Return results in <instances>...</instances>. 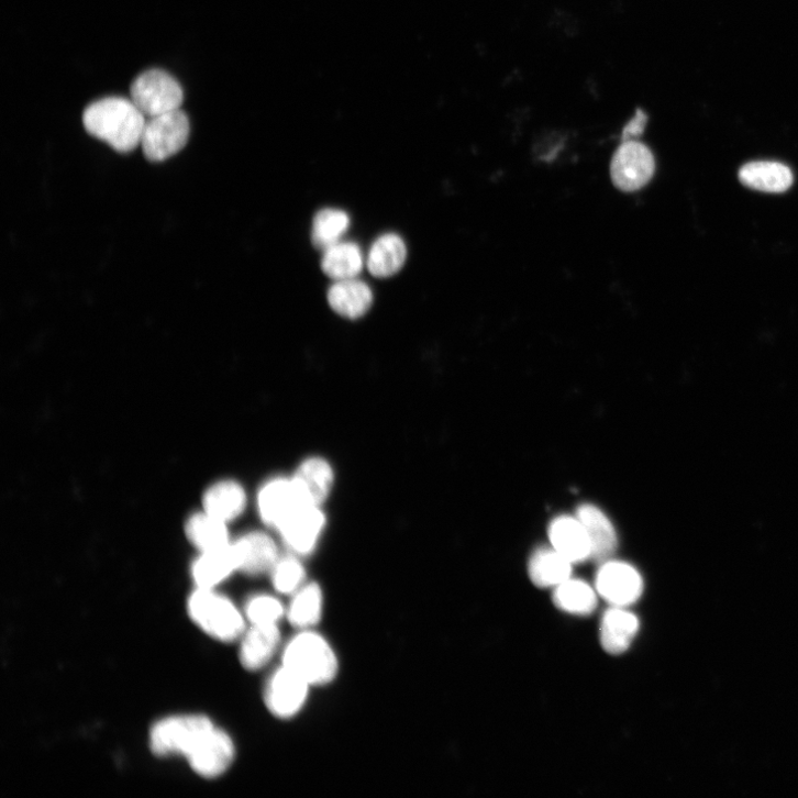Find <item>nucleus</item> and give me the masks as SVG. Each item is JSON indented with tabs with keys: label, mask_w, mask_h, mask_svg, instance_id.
I'll use <instances>...</instances> for the list:
<instances>
[{
	"label": "nucleus",
	"mask_w": 798,
	"mask_h": 798,
	"mask_svg": "<svg viewBox=\"0 0 798 798\" xmlns=\"http://www.w3.org/2000/svg\"><path fill=\"white\" fill-rule=\"evenodd\" d=\"M82 121L89 135L128 154L142 145L147 117L131 99L109 97L89 104Z\"/></svg>",
	"instance_id": "nucleus-1"
},
{
	"label": "nucleus",
	"mask_w": 798,
	"mask_h": 798,
	"mask_svg": "<svg viewBox=\"0 0 798 798\" xmlns=\"http://www.w3.org/2000/svg\"><path fill=\"white\" fill-rule=\"evenodd\" d=\"M282 665L312 688L333 683L339 675V657L331 643L319 632L300 630L284 647Z\"/></svg>",
	"instance_id": "nucleus-2"
},
{
	"label": "nucleus",
	"mask_w": 798,
	"mask_h": 798,
	"mask_svg": "<svg viewBox=\"0 0 798 798\" xmlns=\"http://www.w3.org/2000/svg\"><path fill=\"white\" fill-rule=\"evenodd\" d=\"M188 613L201 630L222 642L240 640L246 630L245 614L214 589L197 588L188 600Z\"/></svg>",
	"instance_id": "nucleus-3"
},
{
	"label": "nucleus",
	"mask_w": 798,
	"mask_h": 798,
	"mask_svg": "<svg viewBox=\"0 0 798 798\" xmlns=\"http://www.w3.org/2000/svg\"><path fill=\"white\" fill-rule=\"evenodd\" d=\"M213 728L212 721L204 716L170 717L153 728L151 747L158 756L187 757Z\"/></svg>",
	"instance_id": "nucleus-4"
},
{
	"label": "nucleus",
	"mask_w": 798,
	"mask_h": 798,
	"mask_svg": "<svg viewBox=\"0 0 798 798\" xmlns=\"http://www.w3.org/2000/svg\"><path fill=\"white\" fill-rule=\"evenodd\" d=\"M190 121L181 109L148 118L142 147L152 163H163L179 154L188 144Z\"/></svg>",
	"instance_id": "nucleus-5"
},
{
	"label": "nucleus",
	"mask_w": 798,
	"mask_h": 798,
	"mask_svg": "<svg viewBox=\"0 0 798 798\" xmlns=\"http://www.w3.org/2000/svg\"><path fill=\"white\" fill-rule=\"evenodd\" d=\"M130 95L147 119L180 109L185 99L178 80L159 69L148 70L133 80Z\"/></svg>",
	"instance_id": "nucleus-6"
},
{
	"label": "nucleus",
	"mask_w": 798,
	"mask_h": 798,
	"mask_svg": "<svg viewBox=\"0 0 798 798\" xmlns=\"http://www.w3.org/2000/svg\"><path fill=\"white\" fill-rule=\"evenodd\" d=\"M311 688L304 679L281 664L266 683L265 706L277 719H293L304 709Z\"/></svg>",
	"instance_id": "nucleus-7"
},
{
	"label": "nucleus",
	"mask_w": 798,
	"mask_h": 798,
	"mask_svg": "<svg viewBox=\"0 0 798 798\" xmlns=\"http://www.w3.org/2000/svg\"><path fill=\"white\" fill-rule=\"evenodd\" d=\"M655 171L651 151L635 141L623 142L611 162L614 186L624 192H633L650 182Z\"/></svg>",
	"instance_id": "nucleus-8"
},
{
	"label": "nucleus",
	"mask_w": 798,
	"mask_h": 798,
	"mask_svg": "<svg viewBox=\"0 0 798 798\" xmlns=\"http://www.w3.org/2000/svg\"><path fill=\"white\" fill-rule=\"evenodd\" d=\"M598 594L613 607H628L639 600L643 580L632 566L620 562H606L597 575Z\"/></svg>",
	"instance_id": "nucleus-9"
},
{
	"label": "nucleus",
	"mask_w": 798,
	"mask_h": 798,
	"mask_svg": "<svg viewBox=\"0 0 798 798\" xmlns=\"http://www.w3.org/2000/svg\"><path fill=\"white\" fill-rule=\"evenodd\" d=\"M235 746L231 736L213 728L187 756L193 772L204 778H215L232 765Z\"/></svg>",
	"instance_id": "nucleus-10"
},
{
	"label": "nucleus",
	"mask_w": 798,
	"mask_h": 798,
	"mask_svg": "<svg viewBox=\"0 0 798 798\" xmlns=\"http://www.w3.org/2000/svg\"><path fill=\"white\" fill-rule=\"evenodd\" d=\"M231 546L237 572L246 575L271 573L279 561L276 543L261 532H252Z\"/></svg>",
	"instance_id": "nucleus-11"
},
{
	"label": "nucleus",
	"mask_w": 798,
	"mask_h": 798,
	"mask_svg": "<svg viewBox=\"0 0 798 798\" xmlns=\"http://www.w3.org/2000/svg\"><path fill=\"white\" fill-rule=\"evenodd\" d=\"M304 505L292 480L277 479L266 484L258 496L263 520L280 528Z\"/></svg>",
	"instance_id": "nucleus-12"
},
{
	"label": "nucleus",
	"mask_w": 798,
	"mask_h": 798,
	"mask_svg": "<svg viewBox=\"0 0 798 798\" xmlns=\"http://www.w3.org/2000/svg\"><path fill=\"white\" fill-rule=\"evenodd\" d=\"M240 662L247 672H258L273 660L281 645L279 624H251L240 639Z\"/></svg>",
	"instance_id": "nucleus-13"
},
{
	"label": "nucleus",
	"mask_w": 798,
	"mask_h": 798,
	"mask_svg": "<svg viewBox=\"0 0 798 798\" xmlns=\"http://www.w3.org/2000/svg\"><path fill=\"white\" fill-rule=\"evenodd\" d=\"M324 522V516L318 506H303L280 528V531L292 552L308 555L314 551Z\"/></svg>",
	"instance_id": "nucleus-14"
},
{
	"label": "nucleus",
	"mask_w": 798,
	"mask_h": 798,
	"mask_svg": "<svg viewBox=\"0 0 798 798\" xmlns=\"http://www.w3.org/2000/svg\"><path fill=\"white\" fill-rule=\"evenodd\" d=\"M550 539L553 548L572 564H579L591 559V545L587 531L576 517H558L550 529Z\"/></svg>",
	"instance_id": "nucleus-15"
},
{
	"label": "nucleus",
	"mask_w": 798,
	"mask_h": 798,
	"mask_svg": "<svg viewBox=\"0 0 798 798\" xmlns=\"http://www.w3.org/2000/svg\"><path fill=\"white\" fill-rule=\"evenodd\" d=\"M577 518L587 531L591 545V559L596 562L609 559L617 550L618 539L608 517L596 506L584 505L578 509Z\"/></svg>",
	"instance_id": "nucleus-16"
},
{
	"label": "nucleus",
	"mask_w": 798,
	"mask_h": 798,
	"mask_svg": "<svg viewBox=\"0 0 798 798\" xmlns=\"http://www.w3.org/2000/svg\"><path fill=\"white\" fill-rule=\"evenodd\" d=\"M329 304L339 315L356 320L366 314L373 304L370 288L356 279L336 281L328 293Z\"/></svg>",
	"instance_id": "nucleus-17"
},
{
	"label": "nucleus",
	"mask_w": 798,
	"mask_h": 798,
	"mask_svg": "<svg viewBox=\"0 0 798 798\" xmlns=\"http://www.w3.org/2000/svg\"><path fill=\"white\" fill-rule=\"evenodd\" d=\"M408 248L403 239L395 233L379 236L367 256V268L376 278H389L403 268Z\"/></svg>",
	"instance_id": "nucleus-18"
},
{
	"label": "nucleus",
	"mask_w": 798,
	"mask_h": 798,
	"mask_svg": "<svg viewBox=\"0 0 798 798\" xmlns=\"http://www.w3.org/2000/svg\"><path fill=\"white\" fill-rule=\"evenodd\" d=\"M639 631V619L622 607L609 609L601 621L602 647L613 655L624 653Z\"/></svg>",
	"instance_id": "nucleus-19"
},
{
	"label": "nucleus",
	"mask_w": 798,
	"mask_h": 798,
	"mask_svg": "<svg viewBox=\"0 0 798 798\" xmlns=\"http://www.w3.org/2000/svg\"><path fill=\"white\" fill-rule=\"evenodd\" d=\"M292 481L304 505L318 506L329 495L333 472L325 461L312 458L300 466Z\"/></svg>",
	"instance_id": "nucleus-20"
},
{
	"label": "nucleus",
	"mask_w": 798,
	"mask_h": 798,
	"mask_svg": "<svg viewBox=\"0 0 798 798\" xmlns=\"http://www.w3.org/2000/svg\"><path fill=\"white\" fill-rule=\"evenodd\" d=\"M234 572H237V569L231 544L218 550L202 552L191 568L197 587L202 589H215Z\"/></svg>",
	"instance_id": "nucleus-21"
},
{
	"label": "nucleus",
	"mask_w": 798,
	"mask_h": 798,
	"mask_svg": "<svg viewBox=\"0 0 798 798\" xmlns=\"http://www.w3.org/2000/svg\"><path fill=\"white\" fill-rule=\"evenodd\" d=\"M291 597L287 607L288 621L298 631L314 629L321 622L324 610V594L321 586L307 583Z\"/></svg>",
	"instance_id": "nucleus-22"
},
{
	"label": "nucleus",
	"mask_w": 798,
	"mask_h": 798,
	"mask_svg": "<svg viewBox=\"0 0 798 798\" xmlns=\"http://www.w3.org/2000/svg\"><path fill=\"white\" fill-rule=\"evenodd\" d=\"M739 178L745 187L767 193L785 192L793 184L790 169L771 162L745 165L741 168Z\"/></svg>",
	"instance_id": "nucleus-23"
},
{
	"label": "nucleus",
	"mask_w": 798,
	"mask_h": 798,
	"mask_svg": "<svg viewBox=\"0 0 798 798\" xmlns=\"http://www.w3.org/2000/svg\"><path fill=\"white\" fill-rule=\"evenodd\" d=\"M322 270L335 281L355 279L363 270L364 257L361 247L353 242H342L324 251Z\"/></svg>",
	"instance_id": "nucleus-24"
},
{
	"label": "nucleus",
	"mask_w": 798,
	"mask_h": 798,
	"mask_svg": "<svg viewBox=\"0 0 798 798\" xmlns=\"http://www.w3.org/2000/svg\"><path fill=\"white\" fill-rule=\"evenodd\" d=\"M573 564L553 550H541L529 562V576L541 588L558 587L570 579Z\"/></svg>",
	"instance_id": "nucleus-25"
},
{
	"label": "nucleus",
	"mask_w": 798,
	"mask_h": 798,
	"mask_svg": "<svg viewBox=\"0 0 798 798\" xmlns=\"http://www.w3.org/2000/svg\"><path fill=\"white\" fill-rule=\"evenodd\" d=\"M187 537L202 553L230 545L226 522L203 511L187 522Z\"/></svg>",
	"instance_id": "nucleus-26"
},
{
	"label": "nucleus",
	"mask_w": 798,
	"mask_h": 798,
	"mask_svg": "<svg viewBox=\"0 0 798 798\" xmlns=\"http://www.w3.org/2000/svg\"><path fill=\"white\" fill-rule=\"evenodd\" d=\"M246 498L242 487L230 480L220 481L204 495V511L228 522L243 511Z\"/></svg>",
	"instance_id": "nucleus-27"
},
{
	"label": "nucleus",
	"mask_w": 798,
	"mask_h": 798,
	"mask_svg": "<svg viewBox=\"0 0 798 798\" xmlns=\"http://www.w3.org/2000/svg\"><path fill=\"white\" fill-rule=\"evenodd\" d=\"M556 607L577 616H589L597 608L595 590L581 580L568 579L556 587L553 596Z\"/></svg>",
	"instance_id": "nucleus-28"
},
{
	"label": "nucleus",
	"mask_w": 798,
	"mask_h": 798,
	"mask_svg": "<svg viewBox=\"0 0 798 798\" xmlns=\"http://www.w3.org/2000/svg\"><path fill=\"white\" fill-rule=\"evenodd\" d=\"M350 217L337 209H324L317 213L312 226L313 244L326 250L339 243L350 228Z\"/></svg>",
	"instance_id": "nucleus-29"
},
{
	"label": "nucleus",
	"mask_w": 798,
	"mask_h": 798,
	"mask_svg": "<svg viewBox=\"0 0 798 798\" xmlns=\"http://www.w3.org/2000/svg\"><path fill=\"white\" fill-rule=\"evenodd\" d=\"M244 614L250 624H280L287 618V607L276 596L257 595L247 601Z\"/></svg>",
	"instance_id": "nucleus-30"
},
{
	"label": "nucleus",
	"mask_w": 798,
	"mask_h": 798,
	"mask_svg": "<svg viewBox=\"0 0 798 798\" xmlns=\"http://www.w3.org/2000/svg\"><path fill=\"white\" fill-rule=\"evenodd\" d=\"M306 569L296 558L279 559L271 570L273 585L280 595L293 596L306 584Z\"/></svg>",
	"instance_id": "nucleus-31"
},
{
	"label": "nucleus",
	"mask_w": 798,
	"mask_h": 798,
	"mask_svg": "<svg viewBox=\"0 0 798 798\" xmlns=\"http://www.w3.org/2000/svg\"><path fill=\"white\" fill-rule=\"evenodd\" d=\"M647 122V114L636 109L634 117L627 123L622 132V141H633L634 138L642 135Z\"/></svg>",
	"instance_id": "nucleus-32"
}]
</instances>
